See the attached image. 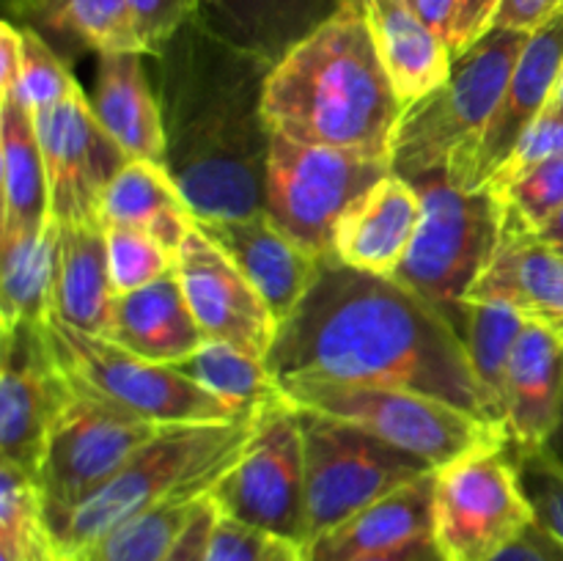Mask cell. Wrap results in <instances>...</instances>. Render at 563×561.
<instances>
[{
  "label": "cell",
  "instance_id": "obj_1",
  "mask_svg": "<svg viewBox=\"0 0 563 561\" xmlns=\"http://www.w3.org/2000/svg\"><path fill=\"white\" fill-rule=\"evenodd\" d=\"M267 366L275 380L416 391L489 421L462 330L410 286L333 258L280 322Z\"/></svg>",
  "mask_w": 563,
  "mask_h": 561
},
{
  "label": "cell",
  "instance_id": "obj_2",
  "mask_svg": "<svg viewBox=\"0 0 563 561\" xmlns=\"http://www.w3.org/2000/svg\"><path fill=\"white\" fill-rule=\"evenodd\" d=\"M165 130V170L196 220L264 212L273 130L264 88L273 66L187 22L148 55Z\"/></svg>",
  "mask_w": 563,
  "mask_h": 561
},
{
  "label": "cell",
  "instance_id": "obj_3",
  "mask_svg": "<svg viewBox=\"0 0 563 561\" xmlns=\"http://www.w3.org/2000/svg\"><path fill=\"white\" fill-rule=\"evenodd\" d=\"M401 113L366 14L355 6L275 64L264 88L275 135L379 160L394 154Z\"/></svg>",
  "mask_w": 563,
  "mask_h": 561
},
{
  "label": "cell",
  "instance_id": "obj_4",
  "mask_svg": "<svg viewBox=\"0 0 563 561\" xmlns=\"http://www.w3.org/2000/svg\"><path fill=\"white\" fill-rule=\"evenodd\" d=\"M264 410L240 421L174 424L82 501L53 534L58 559H71L113 528L170 498H203L242 460Z\"/></svg>",
  "mask_w": 563,
  "mask_h": 561
},
{
  "label": "cell",
  "instance_id": "obj_5",
  "mask_svg": "<svg viewBox=\"0 0 563 561\" xmlns=\"http://www.w3.org/2000/svg\"><path fill=\"white\" fill-rule=\"evenodd\" d=\"M526 42L522 31L489 28L465 53L454 55L449 80L401 113L390 154L394 174L407 182L445 174L456 187L471 190L478 148Z\"/></svg>",
  "mask_w": 563,
  "mask_h": 561
},
{
  "label": "cell",
  "instance_id": "obj_6",
  "mask_svg": "<svg viewBox=\"0 0 563 561\" xmlns=\"http://www.w3.org/2000/svg\"><path fill=\"white\" fill-rule=\"evenodd\" d=\"M410 185L421 193V220L390 278L434 302L462 330L467 295L504 242L506 207L493 187L462 190L445 174Z\"/></svg>",
  "mask_w": 563,
  "mask_h": 561
},
{
  "label": "cell",
  "instance_id": "obj_7",
  "mask_svg": "<svg viewBox=\"0 0 563 561\" xmlns=\"http://www.w3.org/2000/svg\"><path fill=\"white\" fill-rule=\"evenodd\" d=\"M278 383L289 405L357 424L385 443L429 462L434 471L478 446L506 440V432L495 424L416 391L322 377H286Z\"/></svg>",
  "mask_w": 563,
  "mask_h": 561
},
{
  "label": "cell",
  "instance_id": "obj_8",
  "mask_svg": "<svg viewBox=\"0 0 563 561\" xmlns=\"http://www.w3.org/2000/svg\"><path fill=\"white\" fill-rule=\"evenodd\" d=\"M44 333H47L60 372L75 388L113 402L148 421L174 427V424H218L251 418L231 410L225 402L209 394L176 366L143 361L110 339L71 328L55 314H49L44 322Z\"/></svg>",
  "mask_w": 563,
  "mask_h": 561
},
{
  "label": "cell",
  "instance_id": "obj_9",
  "mask_svg": "<svg viewBox=\"0 0 563 561\" xmlns=\"http://www.w3.org/2000/svg\"><path fill=\"white\" fill-rule=\"evenodd\" d=\"M297 413L306 451L308 542L363 506L434 473L429 462L385 443L357 424L300 407Z\"/></svg>",
  "mask_w": 563,
  "mask_h": 561
},
{
  "label": "cell",
  "instance_id": "obj_10",
  "mask_svg": "<svg viewBox=\"0 0 563 561\" xmlns=\"http://www.w3.org/2000/svg\"><path fill=\"white\" fill-rule=\"evenodd\" d=\"M537 520L509 440L434 471L432 539L445 561H489Z\"/></svg>",
  "mask_w": 563,
  "mask_h": 561
},
{
  "label": "cell",
  "instance_id": "obj_11",
  "mask_svg": "<svg viewBox=\"0 0 563 561\" xmlns=\"http://www.w3.org/2000/svg\"><path fill=\"white\" fill-rule=\"evenodd\" d=\"M388 174H394L390 160L273 132L264 212L311 256L330 262L341 215Z\"/></svg>",
  "mask_w": 563,
  "mask_h": 561
},
{
  "label": "cell",
  "instance_id": "obj_12",
  "mask_svg": "<svg viewBox=\"0 0 563 561\" xmlns=\"http://www.w3.org/2000/svg\"><path fill=\"white\" fill-rule=\"evenodd\" d=\"M163 429V424L75 388V399L49 435L36 476L47 531L53 534L82 501L102 490L135 457V451Z\"/></svg>",
  "mask_w": 563,
  "mask_h": 561
},
{
  "label": "cell",
  "instance_id": "obj_13",
  "mask_svg": "<svg viewBox=\"0 0 563 561\" xmlns=\"http://www.w3.org/2000/svg\"><path fill=\"white\" fill-rule=\"evenodd\" d=\"M218 515L273 539L308 542L306 451L289 399L267 407L242 460L209 490Z\"/></svg>",
  "mask_w": 563,
  "mask_h": 561
},
{
  "label": "cell",
  "instance_id": "obj_14",
  "mask_svg": "<svg viewBox=\"0 0 563 561\" xmlns=\"http://www.w3.org/2000/svg\"><path fill=\"white\" fill-rule=\"evenodd\" d=\"M49 182L53 218L64 223H102L110 182L130 157L99 124L82 88L60 102L33 110Z\"/></svg>",
  "mask_w": 563,
  "mask_h": 561
},
{
  "label": "cell",
  "instance_id": "obj_15",
  "mask_svg": "<svg viewBox=\"0 0 563 561\" xmlns=\"http://www.w3.org/2000/svg\"><path fill=\"white\" fill-rule=\"evenodd\" d=\"M0 462L38 476L49 435L75 399L44 322H16L0 344Z\"/></svg>",
  "mask_w": 563,
  "mask_h": 561
},
{
  "label": "cell",
  "instance_id": "obj_16",
  "mask_svg": "<svg viewBox=\"0 0 563 561\" xmlns=\"http://www.w3.org/2000/svg\"><path fill=\"white\" fill-rule=\"evenodd\" d=\"M176 275L209 341L267 361L280 328L278 319L229 253L220 251L198 226L181 245Z\"/></svg>",
  "mask_w": 563,
  "mask_h": 561
},
{
  "label": "cell",
  "instance_id": "obj_17",
  "mask_svg": "<svg viewBox=\"0 0 563 561\" xmlns=\"http://www.w3.org/2000/svg\"><path fill=\"white\" fill-rule=\"evenodd\" d=\"M563 75V9L528 33V42L511 69L509 86L495 110L473 165L471 190H482L504 168L520 138L550 108Z\"/></svg>",
  "mask_w": 563,
  "mask_h": 561
},
{
  "label": "cell",
  "instance_id": "obj_18",
  "mask_svg": "<svg viewBox=\"0 0 563 561\" xmlns=\"http://www.w3.org/2000/svg\"><path fill=\"white\" fill-rule=\"evenodd\" d=\"M196 226L220 251L229 253L231 262L256 286L278 324L295 311L322 267V258L297 245L267 212L196 220Z\"/></svg>",
  "mask_w": 563,
  "mask_h": 561
},
{
  "label": "cell",
  "instance_id": "obj_19",
  "mask_svg": "<svg viewBox=\"0 0 563 561\" xmlns=\"http://www.w3.org/2000/svg\"><path fill=\"white\" fill-rule=\"evenodd\" d=\"M563 402V324L528 319L506 380L504 432L515 451L553 440Z\"/></svg>",
  "mask_w": 563,
  "mask_h": 561
},
{
  "label": "cell",
  "instance_id": "obj_20",
  "mask_svg": "<svg viewBox=\"0 0 563 561\" xmlns=\"http://www.w3.org/2000/svg\"><path fill=\"white\" fill-rule=\"evenodd\" d=\"M418 220L421 193L399 174H388L341 215L333 234V262L363 273L394 275L410 251Z\"/></svg>",
  "mask_w": 563,
  "mask_h": 561
},
{
  "label": "cell",
  "instance_id": "obj_21",
  "mask_svg": "<svg viewBox=\"0 0 563 561\" xmlns=\"http://www.w3.org/2000/svg\"><path fill=\"white\" fill-rule=\"evenodd\" d=\"M346 9V0H203L196 20L240 53L275 66Z\"/></svg>",
  "mask_w": 563,
  "mask_h": 561
},
{
  "label": "cell",
  "instance_id": "obj_22",
  "mask_svg": "<svg viewBox=\"0 0 563 561\" xmlns=\"http://www.w3.org/2000/svg\"><path fill=\"white\" fill-rule=\"evenodd\" d=\"M102 339L163 366H179L209 341L192 317L176 270L154 284L115 297L113 319Z\"/></svg>",
  "mask_w": 563,
  "mask_h": 561
},
{
  "label": "cell",
  "instance_id": "obj_23",
  "mask_svg": "<svg viewBox=\"0 0 563 561\" xmlns=\"http://www.w3.org/2000/svg\"><path fill=\"white\" fill-rule=\"evenodd\" d=\"M434 473L363 506L306 544L308 561H363L432 537Z\"/></svg>",
  "mask_w": 563,
  "mask_h": 561
},
{
  "label": "cell",
  "instance_id": "obj_24",
  "mask_svg": "<svg viewBox=\"0 0 563 561\" xmlns=\"http://www.w3.org/2000/svg\"><path fill=\"white\" fill-rule=\"evenodd\" d=\"M143 53L99 55L91 110L130 160L165 163V130L159 99Z\"/></svg>",
  "mask_w": 563,
  "mask_h": 561
},
{
  "label": "cell",
  "instance_id": "obj_25",
  "mask_svg": "<svg viewBox=\"0 0 563 561\" xmlns=\"http://www.w3.org/2000/svg\"><path fill=\"white\" fill-rule=\"evenodd\" d=\"M361 11L401 108H410L449 80L454 66L451 44L407 0H363Z\"/></svg>",
  "mask_w": 563,
  "mask_h": 561
},
{
  "label": "cell",
  "instance_id": "obj_26",
  "mask_svg": "<svg viewBox=\"0 0 563 561\" xmlns=\"http://www.w3.org/2000/svg\"><path fill=\"white\" fill-rule=\"evenodd\" d=\"M500 300L528 319L563 324V256L531 231H504L498 253L473 284L467 302Z\"/></svg>",
  "mask_w": 563,
  "mask_h": 561
},
{
  "label": "cell",
  "instance_id": "obj_27",
  "mask_svg": "<svg viewBox=\"0 0 563 561\" xmlns=\"http://www.w3.org/2000/svg\"><path fill=\"white\" fill-rule=\"evenodd\" d=\"M60 226V223H58ZM115 289L110 280L108 240L102 223H64L58 240L53 314L71 328L108 336Z\"/></svg>",
  "mask_w": 563,
  "mask_h": 561
},
{
  "label": "cell",
  "instance_id": "obj_28",
  "mask_svg": "<svg viewBox=\"0 0 563 561\" xmlns=\"http://www.w3.org/2000/svg\"><path fill=\"white\" fill-rule=\"evenodd\" d=\"M0 229L38 231L53 220L36 121L16 94L0 97Z\"/></svg>",
  "mask_w": 563,
  "mask_h": 561
},
{
  "label": "cell",
  "instance_id": "obj_29",
  "mask_svg": "<svg viewBox=\"0 0 563 561\" xmlns=\"http://www.w3.org/2000/svg\"><path fill=\"white\" fill-rule=\"evenodd\" d=\"M110 223L148 231L179 256L187 234L196 229V215L165 165L130 160L104 193L102 226Z\"/></svg>",
  "mask_w": 563,
  "mask_h": 561
},
{
  "label": "cell",
  "instance_id": "obj_30",
  "mask_svg": "<svg viewBox=\"0 0 563 561\" xmlns=\"http://www.w3.org/2000/svg\"><path fill=\"white\" fill-rule=\"evenodd\" d=\"M58 220L44 229H0V330L47 322L58 273Z\"/></svg>",
  "mask_w": 563,
  "mask_h": 561
},
{
  "label": "cell",
  "instance_id": "obj_31",
  "mask_svg": "<svg viewBox=\"0 0 563 561\" xmlns=\"http://www.w3.org/2000/svg\"><path fill=\"white\" fill-rule=\"evenodd\" d=\"M526 324V314L509 302L476 300L467 302L465 308L462 336H465L467 355H471L473 374L482 388L487 418L500 429H504L506 380H509L511 355H515V346Z\"/></svg>",
  "mask_w": 563,
  "mask_h": 561
},
{
  "label": "cell",
  "instance_id": "obj_32",
  "mask_svg": "<svg viewBox=\"0 0 563 561\" xmlns=\"http://www.w3.org/2000/svg\"><path fill=\"white\" fill-rule=\"evenodd\" d=\"M11 9L99 55L143 53L130 0H11Z\"/></svg>",
  "mask_w": 563,
  "mask_h": 561
},
{
  "label": "cell",
  "instance_id": "obj_33",
  "mask_svg": "<svg viewBox=\"0 0 563 561\" xmlns=\"http://www.w3.org/2000/svg\"><path fill=\"white\" fill-rule=\"evenodd\" d=\"M176 369L196 380L220 402H225L240 416H256L286 399L264 358L247 355L236 346L220 344V341H207L196 355L181 361Z\"/></svg>",
  "mask_w": 563,
  "mask_h": 561
},
{
  "label": "cell",
  "instance_id": "obj_34",
  "mask_svg": "<svg viewBox=\"0 0 563 561\" xmlns=\"http://www.w3.org/2000/svg\"><path fill=\"white\" fill-rule=\"evenodd\" d=\"M203 498L165 501V504L126 520L124 526L113 528L108 537L93 542L82 553L60 561H165L176 539L190 526Z\"/></svg>",
  "mask_w": 563,
  "mask_h": 561
},
{
  "label": "cell",
  "instance_id": "obj_35",
  "mask_svg": "<svg viewBox=\"0 0 563 561\" xmlns=\"http://www.w3.org/2000/svg\"><path fill=\"white\" fill-rule=\"evenodd\" d=\"M49 539L38 479L0 462V561H27Z\"/></svg>",
  "mask_w": 563,
  "mask_h": 561
},
{
  "label": "cell",
  "instance_id": "obj_36",
  "mask_svg": "<svg viewBox=\"0 0 563 561\" xmlns=\"http://www.w3.org/2000/svg\"><path fill=\"white\" fill-rule=\"evenodd\" d=\"M104 240H108L110 280H113L115 295L154 284L176 270L179 256L154 240L148 231L110 223L104 226Z\"/></svg>",
  "mask_w": 563,
  "mask_h": 561
},
{
  "label": "cell",
  "instance_id": "obj_37",
  "mask_svg": "<svg viewBox=\"0 0 563 561\" xmlns=\"http://www.w3.org/2000/svg\"><path fill=\"white\" fill-rule=\"evenodd\" d=\"M493 190L506 207V229L533 234L563 209V154Z\"/></svg>",
  "mask_w": 563,
  "mask_h": 561
},
{
  "label": "cell",
  "instance_id": "obj_38",
  "mask_svg": "<svg viewBox=\"0 0 563 561\" xmlns=\"http://www.w3.org/2000/svg\"><path fill=\"white\" fill-rule=\"evenodd\" d=\"M22 31V64H20V86L16 97L31 110H42L47 105L60 102L71 91L80 88V82L71 77L60 55L53 44L31 25H20Z\"/></svg>",
  "mask_w": 563,
  "mask_h": 561
},
{
  "label": "cell",
  "instance_id": "obj_39",
  "mask_svg": "<svg viewBox=\"0 0 563 561\" xmlns=\"http://www.w3.org/2000/svg\"><path fill=\"white\" fill-rule=\"evenodd\" d=\"M515 457L533 515L563 542V460L559 451L548 443L539 449L515 451Z\"/></svg>",
  "mask_w": 563,
  "mask_h": 561
},
{
  "label": "cell",
  "instance_id": "obj_40",
  "mask_svg": "<svg viewBox=\"0 0 563 561\" xmlns=\"http://www.w3.org/2000/svg\"><path fill=\"white\" fill-rule=\"evenodd\" d=\"M563 154V110H555L550 105L542 116L531 124V130L520 138L511 157L506 160L504 168L493 176L487 187H504L509 182L520 179L522 174L533 170L537 165L548 163Z\"/></svg>",
  "mask_w": 563,
  "mask_h": 561
},
{
  "label": "cell",
  "instance_id": "obj_41",
  "mask_svg": "<svg viewBox=\"0 0 563 561\" xmlns=\"http://www.w3.org/2000/svg\"><path fill=\"white\" fill-rule=\"evenodd\" d=\"M203 0H130L143 53L157 55L187 22L196 20Z\"/></svg>",
  "mask_w": 563,
  "mask_h": 561
},
{
  "label": "cell",
  "instance_id": "obj_42",
  "mask_svg": "<svg viewBox=\"0 0 563 561\" xmlns=\"http://www.w3.org/2000/svg\"><path fill=\"white\" fill-rule=\"evenodd\" d=\"M269 542H273V537H267V534L218 515L203 561H262Z\"/></svg>",
  "mask_w": 563,
  "mask_h": 561
},
{
  "label": "cell",
  "instance_id": "obj_43",
  "mask_svg": "<svg viewBox=\"0 0 563 561\" xmlns=\"http://www.w3.org/2000/svg\"><path fill=\"white\" fill-rule=\"evenodd\" d=\"M489 561H563V542L539 520H531Z\"/></svg>",
  "mask_w": 563,
  "mask_h": 561
},
{
  "label": "cell",
  "instance_id": "obj_44",
  "mask_svg": "<svg viewBox=\"0 0 563 561\" xmlns=\"http://www.w3.org/2000/svg\"><path fill=\"white\" fill-rule=\"evenodd\" d=\"M500 0H460V11H456L454 31H451V53H465L471 44H476L484 33L493 28V16L498 11Z\"/></svg>",
  "mask_w": 563,
  "mask_h": 561
},
{
  "label": "cell",
  "instance_id": "obj_45",
  "mask_svg": "<svg viewBox=\"0 0 563 561\" xmlns=\"http://www.w3.org/2000/svg\"><path fill=\"white\" fill-rule=\"evenodd\" d=\"M559 9H563V0H500L493 16V28L533 33Z\"/></svg>",
  "mask_w": 563,
  "mask_h": 561
},
{
  "label": "cell",
  "instance_id": "obj_46",
  "mask_svg": "<svg viewBox=\"0 0 563 561\" xmlns=\"http://www.w3.org/2000/svg\"><path fill=\"white\" fill-rule=\"evenodd\" d=\"M214 520H218V509H214V504L209 501V495H207V498L201 501V506H198L196 515H192L190 526L185 528V534L176 539V544L170 548V553L165 556V561H203L207 559V544H209V537H212Z\"/></svg>",
  "mask_w": 563,
  "mask_h": 561
},
{
  "label": "cell",
  "instance_id": "obj_47",
  "mask_svg": "<svg viewBox=\"0 0 563 561\" xmlns=\"http://www.w3.org/2000/svg\"><path fill=\"white\" fill-rule=\"evenodd\" d=\"M22 64V31L14 22L5 20L0 25V97L14 94L20 86Z\"/></svg>",
  "mask_w": 563,
  "mask_h": 561
},
{
  "label": "cell",
  "instance_id": "obj_48",
  "mask_svg": "<svg viewBox=\"0 0 563 561\" xmlns=\"http://www.w3.org/2000/svg\"><path fill=\"white\" fill-rule=\"evenodd\" d=\"M407 3L438 36L449 42L451 31H454L456 11H460V0H407Z\"/></svg>",
  "mask_w": 563,
  "mask_h": 561
},
{
  "label": "cell",
  "instance_id": "obj_49",
  "mask_svg": "<svg viewBox=\"0 0 563 561\" xmlns=\"http://www.w3.org/2000/svg\"><path fill=\"white\" fill-rule=\"evenodd\" d=\"M363 561H445L443 553L438 550L434 539H421V542H412L407 548L399 550H390V553L383 556H372V559H363Z\"/></svg>",
  "mask_w": 563,
  "mask_h": 561
},
{
  "label": "cell",
  "instance_id": "obj_50",
  "mask_svg": "<svg viewBox=\"0 0 563 561\" xmlns=\"http://www.w3.org/2000/svg\"><path fill=\"white\" fill-rule=\"evenodd\" d=\"M262 561H308L306 544L289 542V539H273L264 550Z\"/></svg>",
  "mask_w": 563,
  "mask_h": 561
},
{
  "label": "cell",
  "instance_id": "obj_51",
  "mask_svg": "<svg viewBox=\"0 0 563 561\" xmlns=\"http://www.w3.org/2000/svg\"><path fill=\"white\" fill-rule=\"evenodd\" d=\"M533 234H537L542 242H548V245H563V209L561 212H555L542 229L533 231Z\"/></svg>",
  "mask_w": 563,
  "mask_h": 561
},
{
  "label": "cell",
  "instance_id": "obj_52",
  "mask_svg": "<svg viewBox=\"0 0 563 561\" xmlns=\"http://www.w3.org/2000/svg\"><path fill=\"white\" fill-rule=\"evenodd\" d=\"M553 105L555 110H563V75H561V80H559V88H555V97H553Z\"/></svg>",
  "mask_w": 563,
  "mask_h": 561
},
{
  "label": "cell",
  "instance_id": "obj_53",
  "mask_svg": "<svg viewBox=\"0 0 563 561\" xmlns=\"http://www.w3.org/2000/svg\"><path fill=\"white\" fill-rule=\"evenodd\" d=\"M553 440H559V443L563 446V402H561V421H559V429H555ZM553 440H550V443H553Z\"/></svg>",
  "mask_w": 563,
  "mask_h": 561
},
{
  "label": "cell",
  "instance_id": "obj_54",
  "mask_svg": "<svg viewBox=\"0 0 563 561\" xmlns=\"http://www.w3.org/2000/svg\"><path fill=\"white\" fill-rule=\"evenodd\" d=\"M346 6H355V9H357V0H346Z\"/></svg>",
  "mask_w": 563,
  "mask_h": 561
},
{
  "label": "cell",
  "instance_id": "obj_55",
  "mask_svg": "<svg viewBox=\"0 0 563 561\" xmlns=\"http://www.w3.org/2000/svg\"><path fill=\"white\" fill-rule=\"evenodd\" d=\"M555 248H559V253L563 256V245H555Z\"/></svg>",
  "mask_w": 563,
  "mask_h": 561
},
{
  "label": "cell",
  "instance_id": "obj_56",
  "mask_svg": "<svg viewBox=\"0 0 563 561\" xmlns=\"http://www.w3.org/2000/svg\"><path fill=\"white\" fill-rule=\"evenodd\" d=\"M361 6H363V0H357V9H361Z\"/></svg>",
  "mask_w": 563,
  "mask_h": 561
}]
</instances>
